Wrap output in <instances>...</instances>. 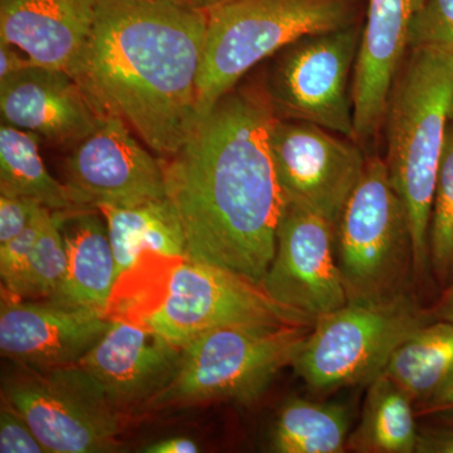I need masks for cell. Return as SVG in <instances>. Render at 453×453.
I'll return each mask as SVG.
<instances>
[{
    "instance_id": "cell-1",
    "label": "cell",
    "mask_w": 453,
    "mask_h": 453,
    "mask_svg": "<svg viewBox=\"0 0 453 453\" xmlns=\"http://www.w3.org/2000/svg\"><path fill=\"white\" fill-rule=\"evenodd\" d=\"M277 116L267 95L234 88L163 159L166 196L186 234L187 257L261 288L276 249L285 196L270 149Z\"/></svg>"
},
{
    "instance_id": "cell-2",
    "label": "cell",
    "mask_w": 453,
    "mask_h": 453,
    "mask_svg": "<svg viewBox=\"0 0 453 453\" xmlns=\"http://www.w3.org/2000/svg\"><path fill=\"white\" fill-rule=\"evenodd\" d=\"M205 9L170 0H100L73 74L157 157L178 153L199 122Z\"/></svg>"
},
{
    "instance_id": "cell-3",
    "label": "cell",
    "mask_w": 453,
    "mask_h": 453,
    "mask_svg": "<svg viewBox=\"0 0 453 453\" xmlns=\"http://www.w3.org/2000/svg\"><path fill=\"white\" fill-rule=\"evenodd\" d=\"M453 116V59L410 50L390 91L384 159L401 196L413 243V273H429L428 231L447 125Z\"/></svg>"
},
{
    "instance_id": "cell-4",
    "label": "cell",
    "mask_w": 453,
    "mask_h": 453,
    "mask_svg": "<svg viewBox=\"0 0 453 453\" xmlns=\"http://www.w3.org/2000/svg\"><path fill=\"white\" fill-rule=\"evenodd\" d=\"M357 0H219L205 9L199 120L244 74L292 42L356 25Z\"/></svg>"
},
{
    "instance_id": "cell-5",
    "label": "cell",
    "mask_w": 453,
    "mask_h": 453,
    "mask_svg": "<svg viewBox=\"0 0 453 453\" xmlns=\"http://www.w3.org/2000/svg\"><path fill=\"white\" fill-rule=\"evenodd\" d=\"M335 256L348 303L408 294L413 273L410 220L383 157H372L335 226Z\"/></svg>"
},
{
    "instance_id": "cell-6",
    "label": "cell",
    "mask_w": 453,
    "mask_h": 453,
    "mask_svg": "<svg viewBox=\"0 0 453 453\" xmlns=\"http://www.w3.org/2000/svg\"><path fill=\"white\" fill-rule=\"evenodd\" d=\"M311 326H226L181 349L174 377L145 408L234 401L252 403L291 365Z\"/></svg>"
},
{
    "instance_id": "cell-7",
    "label": "cell",
    "mask_w": 453,
    "mask_h": 453,
    "mask_svg": "<svg viewBox=\"0 0 453 453\" xmlns=\"http://www.w3.org/2000/svg\"><path fill=\"white\" fill-rule=\"evenodd\" d=\"M410 294L380 303H347L321 316L301 342L291 366L314 392L368 386L383 374L396 348L431 323Z\"/></svg>"
},
{
    "instance_id": "cell-8",
    "label": "cell",
    "mask_w": 453,
    "mask_h": 453,
    "mask_svg": "<svg viewBox=\"0 0 453 453\" xmlns=\"http://www.w3.org/2000/svg\"><path fill=\"white\" fill-rule=\"evenodd\" d=\"M140 321L179 349L219 327L315 324L249 280L189 258L178 259L163 300Z\"/></svg>"
},
{
    "instance_id": "cell-9",
    "label": "cell",
    "mask_w": 453,
    "mask_h": 453,
    "mask_svg": "<svg viewBox=\"0 0 453 453\" xmlns=\"http://www.w3.org/2000/svg\"><path fill=\"white\" fill-rule=\"evenodd\" d=\"M362 28L316 33L276 53L267 97L279 119L319 125L357 142L353 80Z\"/></svg>"
},
{
    "instance_id": "cell-10",
    "label": "cell",
    "mask_w": 453,
    "mask_h": 453,
    "mask_svg": "<svg viewBox=\"0 0 453 453\" xmlns=\"http://www.w3.org/2000/svg\"><path fill=\"white\" fill-rule=\"evenodd\" d=\"M9 380L5 403L31 427L49 453H100L116 449L121 413L74 365Z\"/></svg>"
},
{
    "instance_id": "cell-11",
    "label": "cell",
    "mask_w": 453,
    "mask_h": 453,
    "mask_svg": "<svg viewBox=\"0 0 453 453\" xmlns=\"http://www.w3.org/2000/svg\"><path fill=\"white\" fill-rule=\"evenodd\" d=\"M270 149L285 201L336 226L368 162L359 144L319 125L276 118Z\"/></svg>"
},
{
    "instance_id": "cell-12",
    "label": "cell",
    "mask_w": 453,
    "mask_h": 453,
    "mask_svg": "<svg viewBox=\"0 0 453 453\" xmlns=\"http://www.w3.org/2000/svg\"><path fill=\"white\" fill-rule=\"evenodd\" d=\"M65 187L80 208H129L166 198L165 172L127 122L105 115L71 148Z\"/></svg>"
},
{
    "instance_id": "cell-13",
    "label": "cell",
    "mask_w": 453,
    "mask_h": 453,
    "mask_svg": "<svg viewBox=\"0 0 453 453\" xmlns=\"http://www.w3.org/2000/svg\"><path fill=\"white\" fill-rule=\"evenodd\" d=\"M262 290L285 308L318 320L347 305L335 256V226L285 201L273 262Z\"/></svg>"
},
{
    "instance_id": "cell-14",
    "label": "cell",
    "mask_w": 453,
    "mask_h": 453,
    "mask_svg": "<svg viewBox=\"0 0 453 453\" xmlns=\"http://www.w3.org/2000/svg\"><path fill=\"white\" fill-rule=\"evenodd\" d=\"M104 310L18 299L2 290L0 351L28 371L76 365L111 326Z\"/></svg>"
},
{
    "instance_id": "cell-15",
    "label": "cell",
    "mask_w": 453,
    "mask_h": 453,
    "mask_svg": "<svg viewBox=\"0 0 453 453\" xmlns=\"http://www.w3.org/2000/svg\"><path fill=\"white\" fill-rule=\"evenodd\" d=\"M181 349L146 325L113 319L76 366L104 399L122 413L146 407L174 377Z\"/></svg>"
},
{
    "instance_id": "cell-16",
    "label": "cell",
    "mask_w": 453,
    "mask_h": 453,
    "mask_svg": "<svg viewBox=\"0 0 453 453\" xmlns=\"http://www.w3.org/2000/svg\"><path fill=\"white\" fill-rule=\"evenodd\" d=\"M425 2L368 0L351 86L357 144L384 127L390 91L410 50L411 26Z\"/></svg>"
},
{
    "instance_id": "cell-17",
    "label": "cell",
    "mask_w": 453,
    "mask_h": 453,
    "mask_svg": "<svg viewBox=\"0 0 453 453\" xmlns=\"http://www.w3.org/2000/svg\"><path fill=\"white\" fill-rule=\"evenodd\" d=\"M3 122L73 148L106 115L64 70L32 65L0 81Z\"/></svg>"
},
{
    "instance_id": "cell-18",
    "label": "cell",
    "mask_w": 453,
    "mask_h": 453,
    "mask_svg": "<svg viewBox=\"0 0 453 453\" xmlns=\"http://www.w3.org/2000/svg\"><path fill=\"white\" fill-rule=\"evenodd\" d=\"M100 0H0V41L35 65L70 73L94 26Z\"/></svg>"
},
{
    "instance_id": "cell-19",
    "label": "cell",
    "mask_w": 453,
    "mask_h": 453,
    "mask_svg": "<svg viewBox=\"0 0 453 453\" xmlns=\"http://www.w3.org/2000/svg\"><path fill=\"white\" fill-rule=\"evenodd\" d=\"M59 214L67 251V273L59 291L47 301L109 311L118 273L105 217L97 208Z\"/></svg>"
},
{
    "instance_id": "cell-20",
    "label": "cell",
    "mask_w": 453,
    "mask_h": 453,
    "mask_svg": "<svg viewBox=\"0 0 453 453\" xmlns=\"http://www.w3.org/2000/svg\"><path fill=\"white\" fill-rule=\"evenodd\" d=\"M98 210L105 217L118 282L136 267L144 253L165 258L187 257L183 226L168 196L136 207L104 205Z\"/></svg>"
},
{
    "instance_id": "cell-21",
    "label": "cell",
    "mask_w": 453,
    "mask_h": 453,
    "mask_svg": "<svg viewBox=\"0 0 453 453\" xmlns=\"http://www.w3.org/2000/svg\"><path fill=\"white\" fill-rule=\"evenodd\" d=\"M418 434L412 399L381 374L368 384L362 417L349 434L347 449L357 453H416Z\"/></svg>"
},
{
    "instance_id": "cell-22",
    "label": "cell",
    "mask_w": 453,
    "mask_h": 453,
    "mask_svg": "<svg viewBox=\"0 0 453 453\" xmlns=\"http://www.w3.org/2000/svg\"><path fill=\"white\" fill-rule=\"evenodd\" d=\"M452 371L453 323L436 320L418 327L395 349L383 374L422 407Z\"/></svg>"
},
{
    "instance_id": "cell-23",
    "label": "cell",
    "mask_w": 453,
    "mask_h": 453,
    "mask_svg": "<svg viewBox=\"0 0 453 453\" xmlns=\"http://www.w3.org/2000/svg\"><path fill=\"white\" fill-rule=\"evenodd\" d=\"M350 413L345 405L310 399H288L270 434L277 453H340L347 449Z\"/></svg>"
},
{
    "instance_id": "cell-24",
    "label": "cell",
    "mask_w": 453,
    "mask_h": 453,
    "mask_svg": "<svg viewBox=\"0 0 453 453\" xmlns=\"http://www.w3.org/2000/svg\"><path fill=\"white\" fill-rule=\"evenodd\" d=\"M41 136L3 122L0 127V193L35 199L53 211L81 210L65 184L50 174L40 153Z\"/></svg>"
},
{
    "instance_id": "cell-25",
    "label": "cell",
    "mask_w": 453,
    "mask_h": 453,
    "mask_svg": "<svg viewBox=\"0 0 453 453\" xmlns=\"http://www.w3.org/2000/svg\"><path fill=\"white\" fill-rule=\"evenodd\" d=\"M429 273L441 292L453 282V116L447 125L428 231Z\"/></svg>"
},
{
    "instance_id": "cell-26",
    "label": "cell",
    "mask_w": 453,
    "mask_h": 453,
    "mask_svg": "<svg viewBox=\"0 0 453 453\" xmlns=\"http://www.w3.org/2000/svg\"><path fill=\"white\" fill-rule=\"evenodd\" d=\"M61 214L50 211L33 247L22 279L13 296L25 300H50L67 273V251L61 232Z\"/></svg>"
},
{
    "instance_id": "cell-27",
    "label": "cell",
    "mask_w": 453,
    "mask_h": 453,
    "mask_svg": "<svg viewBox=\"0 0 453 453\" xmlns=\"http://www.w3.org/2000/svg\"><path fill=\"white\" fill-rule=\"evenodd\" d=\"M408 46L453 59V0H426L411 26Z\"/></svg>"
},
{
    "instance_id": "cell-28",
    "label": "cell",
    "mask_w": 453,
    "mask_h": 453,
    "mask_svg": "<svg viewBox=\"0 0 453 453\" xmlns=\"http://www.w3.org/2000/svg\"><path fill=\"white\" fill-rule=\"evenodd\" d=\"M50 211H53L47 207H41L22 234L7 243L0 244V276H2L3 291L8 294H13L16 291L18 283L22 279L28 264L33 247L37 242L42 226Z\"/></svg>"
},
{
    "instance_id": "cell-29",
    "label": "cell",
    "mask_w": 453,
    "mask_h": 453,
    "mask_svg": "<svg viewBox=\"0 0 453 453\" xmlns=\"http://www.w3.org/2000/svg\"><path fill=\"white\" fill-rule=\"evenodd\" d=\"M0 452L43 453L47 452L28 423L8 403L0 412Z\"/></svg>"
},
{
    "instance_id": "cell-30",
    "label": "cell",
    "mask_w": 453,
    "mask_h": 453,
    "mask_svg": "<svg viewBox=\"0 0 453 453\" xmlns=\"http://www.w3.org/2000/svg\"><path fill=\"white\" fill-rule=\"evenodd\" d=\"M41 207L35 199L0 193V244L22 234Z\"/></svg>"
},
{
    "instance_id": "cell-31",
    "label": "cell",
    "mask_w": 453,
    "mask_h": 453,
    "mask_svg": "<svg viewBox=\"0 0 453 453\" xmlns=\"http://www.w3.org/2000/svg\"><path fill=\"white\" fill-rule=\"evenodd\" d=\"M441 422L419 429L416 453H453V413L434 414Z\"/></svg>"
},
{
    "instance_id": "cell-32",
    "label": "cell",
    "mask_w": 453,
    "mask_h": 453,
    "mask_svg": "<svg viewBox=\"0 0 453 453\" xmlns=\"http://www.w3.org/2000/svg\"><path fill=\"white\" fill-rule=\"evenodd\" d=\"M35 65L18 47L0 41V81Z\"/></svg>"
},
{
    "instance_id": "cell-33",
    "label": "cell",
    "mask_w": 453,
    "mask_h": 453,
    "mask_svg": "<svg viewBox=\"0 0 453 453\" xmlns=\"http://www.w3.org/2000/svg\"><path fill=\"white\" fill-rule=\"evenodd\" d=\"M421 408L426 414L453 413V371L441 388Z\"/></svg>"
},
{
    "instance_id": "cell-34",
    "label": "cell",
    "mask_w": 453,
    "mask_h": 453,
    "mask_svg": "<svg viewBox=\"0 0 453 453\" xmlns=\"http://www.w3.org/2000/svg\"><path fill=\"white\" fill-rule=\"evenodd\" d=\"M144 451L148 453H196L199 452V447L190 438L174 437L145 447Z\"/></svg>"
},
{
    "instance_id": "cell-35",
    "label": "cell",
    "mask_w": 453,
    "mask_h": 453,
    "mask_svg": "<svg viewBox=\"0 0 453 453\" xmlns=\"http://www.w3.org/2000/svg\"><path fill=\"white\" fill-rule=\"evenodd\" d=\"M432 321L445 320L453 323V282L441 292L434 305L428 308Z\"/></svg>"
},
{
    "instance_id": "cell-36",
    "label": "cell",
    "mask_w": 453,
    "mask_h": 453,
    "mask_svg": "<svg viewBox=\"0 0 453 453\" xmlns=\"http://www.w3.org/2000/svg\"><path fill=\"white\" fill-rule=\"evenodd\" d=\"M170 2L181 3V4L192 5V7L207 9L219 0H170Z\"/></svg>"
}]
</instances>
